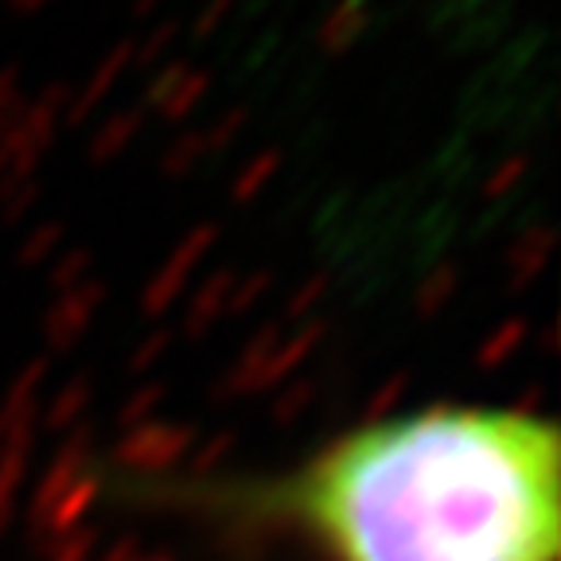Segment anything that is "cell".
Masks as SVG:
<instances>
[{
    "instance_id": "cell-19",
    "label": "cell",
    "mask_w": 561,
    "mask_h": 561,
    "mask_svg": "<svg viewBox=\"0 0 561 561\" xmlns=\"http://www.w3.org/2000/svg\"><path fill=\"white\" fill-rule=\"evenodd\" d=\"M47 4H51V0H44V9H47Z\"/></svg>"
},
{
    "instance_id": "cell-14",
    "label": "cell",
    "mask_w": 561,
    "mask_h": 561,
    "mask_svg": "<svg viewBox=\"0 0 561 561\" xmlns=\"http://www.w3.org/2000/svg\"><path fill=\"white\" fill-rule=\"evenodd\" d=\"M234 4H238V0H207V4L199 9V16H195V24H192V39H195V44H207L210 35L219 32L222 20L234 12Z\"/></svg>"
},
{
    "instance_id": "cell-15",
    "label": "cell",
    "mask_w": 561,
    "mask_h": 561,
    "mask_svg": "<svg viewBox=\"0 0 561 561\" xmlns=\"http://www.w3.org/2000/svg\"><path fill=\"white\" fill-rule=\"evenodd\" d=\"M70 98H75V87H70V82H47L44 90H39V98H35V102L44 105V110H51V114H67V105H70Z\"/></svg>"
},
{
    "instance_id": "cell-17",
    "label": "cell",
    "mask_w": 561,
    "mask_h": 561,
    "mask_svg": "<svg viewBox=\"0 0 561 561\" xmlns=\"http://www.w3.org/2000/svg\"><path fill=\"white\" fill-rule=\"evenodd\" d=\"M9 9L16 12V16H35V12L44 9V0H9Z\"/></svg>"
},
{
    "instance_id": "cell-10",
    "label": "cell",
    "mask_w": 561,
    "mask_h": 561,
    "mask_svg": "<svg viewBox=\"0 0 561 561\" xmlns=\"http://www.w3.org/2000/svg\"><path fill=\"white\" fill-rule=\"evenodd\" d=\"M187 75H192V62L187 59H175V62L157 67V75H152V79L145 82V90H140V110H160Z\"/></svg>"
},
{
    "instance_id": "cell-16",
    "label": "cell",
    "mask_w": 561,
    "mask_h": 561,
    "mask_svg": "<svg viewBox=\"0 0 561 561\" xmlns=\"http://www.w3.org/2000/svg\"><path fill=\"white\" fill-rule=\"evenodd\" d=\"M160 4H164V0H133V4H129V16L133 20H149L152 12L160 9Z\"/></svg>"
},
{
    "instance_id": "cell-9",
    "label": "cell",
    "mask_w": 561,
    "mask_h": 561,
    "mask_svg": "<svg viewBox=\"0 0 561 561\" xmlns=\"http://www.w3.org/2000/svg\"><path fill=\"white\" fill-rule=\"evenodd\" d=\"M20 133H24L27 140H32V149L44 157L47 149L55 145V137H59V125H62V117L59 114H51V110H44V105L35 102V98H27V105H24V114H20Z\"/></svg>"
},
{
    "instance_id": "cell-18",
    "label": "cell",
    "mask_w": 561,
    "mask_h": 561,
    "mask_svg": "<svg viewBox=\"0 0 561 561\" xmlns=\"http://www.w3.org/2000/svg\"><path fill=\"white\" fill-rule=\"evenodd\" d=\"M448 4H453V9L460 12V4H465V0H448Z\"/></svg>"
},
{
    "instance_id": "cell-6",
    "label": "cell",
    "mask_w": 561,
    "mask_h": 561,
    "mask_svg": "<svg viewBox=\"0 0 561 561\" xmlns=\"http://www.w3.org/2000/svg\"><path fill=\"white\" fill-rule=\"evenodd\" d=\"M280 164H285V152L280 149H262L257 157H250V164L238 172L234 187H230V195H234V203H245L254 199L257 192H262L265 184H270L273 175L280 172Z\"/></svg>"
},
{
    "instance_id": "cell-11",
    "label": "cell",
    "mask_w": 561,
    "mask_h": 561,
    "mask_svg": "<svg viewBox=\"0 0 561 561\" xmlns=\"http://www.w3.org/2000/svg\"><path fill=\"white\" fill-rule=\"evenodd\" d=\"M526 172H530V157H526V152H507L500 164L491 168L488 180H483V195H488V199H507V195L518 192Z\"/></svg>"
},
{
    "instance_id": "cell-5",
    "label": "cell",
    "mask_w": 561,
    "mask_h": 561,
    "mask_svg": "<svg viewBox=\"0 0 561 561\" xmlns=\"http://www.w3.org/2000/svg\"><path fill=\"white\" fill-rule=\"evenodd\" d=\"M210 82H215V75H210V70L192 67V75H187V79L180 82V87H175V94L168 98V102L157 110L160 122H168V125L187 122V117H192L195 110H199V105H203V98L210 94Z\"/></svg>"
},
{
    "instance_id": "cell-12",
    "label": "cell",
    "mask_w": 561,
    "mask_h": 561,
    "mask_svg": "<svg viewBox=\"0 0 561 561\" xmlns=\"http://www.w3.org/2000/svg\"><path fill=\"white\" fill-rule=\"evenodd\" d=\"M175 35H180V20H164V24H157L152 27L140 44H133V62L129 67H137V70H152L160 59H164V51L175 44Z\"/></svg>"
},
{
    "instance_id": "cell-8",
    "label": "cell",
    "mask_w": 561,
    "mask_h": 561,
    "mask_svg": "<svg viewBox=\"0 0 561 561\" xmlns=\"http://www.w3.org/2000/svg\"><path fill=\"white\" fill-rule=\"evenodd\" d=\"M250 125V105H230V110H222L215 122L203 129V145H207V157H222V152L234 145L238 137H242V129Z\"/></svg>"
},
{
    "instance_id": "cell-13",
    "label": "cell",
    "mask_w": 561,
    "mask_h": 561,
    "mask_svg": "<svg viewBox=\"0 0 561 561\" xmlns=\"http://www.w3.org/2000/svg\"><path fill=\"white\" fill-rule=\"evenodd\" d=\"M24 90H20V62H9V67H0V133L12 129L24 114Z\"/></svg>"
},
{
    "instance_id": "cell-3",
    "label": "cell",
    "mask_w": 561,
    "mask_h": 561,
    "mask_svg": "<svg viewBox=\"0 0 561 561\" xmlns=\"http://www.w3.org/2000/svg\"><path fill=\"white\" fill-rule=\"evenodd\" d=\"M370 24H375L370 4L340 0V4H332V9L324 12V20H320V27H316V47H320L324 55H343L370 32Z\"/></svg>"
},
{
    "instance_id": "cell-1",
    "label": "cell",
    "mask_w": 561,
    "mask_h": 561,
    "mask_svg": "<svg viewBox=\"0 0 561 561\" xmlns=\"http://www.w3.org/2000/svg\"><path fill=\"white\" fill-rule=\"evenodd\" d=\"M110 500L293 538L316 561H558L561 433L515 405L363 421L262 476H117Z\"/></svg>"
},
{
    "instance_id": "cell-7",
    "label": "cell",
    "mask_w": 561,
    "mask_h": 561,
    "mask_svg": "<svg viewBox=\"0 0 561 561\" xmlns=\"http://www.w3.org/2000/svg\"><path fill=\"white\" fill-rule=\"evenodd\" d=\"M207 157V145H203V129H187V133H175L168 140V149L160 152V172L180 180V175L192 172L199 160Z\"/></svg>"
},
{
    "instance_id": "cell-4",
    "label": "cell",
    "mask_w": 561,
    "mask_h": 561,
    "mask_svg": "<svg viewBox=\"0 0 561 561\" xmlns=\"http://www.w3.org/2000/svg\"><path fill=\"white\" fill-rule=\"evenodd\" d=\"M140 125H145V114H140V110H117V114H110L94 129V137L87 140V160L90 164H105V160L122 157L133 140H137Z\"/></svg>"
},
{
    "instance_id": "cell-2",
    "label": "cell",
    "mask_w": 561,
    "mask_h": 561,
    "mask_svg": "<svg viewBox=\"0 0 561 561\" xmlns=\"http://www.w3.org/2000/svg\"><path fill=\"white\" fill-rule=\"evenodd\" d=\"M129 62H133V39L125 35V39H117V44L94 62V75L87 79V87L75 90V98H70V105H67V114H62V125H67V129H82V125L94 117L98 105L114 94L117 79L129 70Z\"/></svg>"
}]
</instances>
